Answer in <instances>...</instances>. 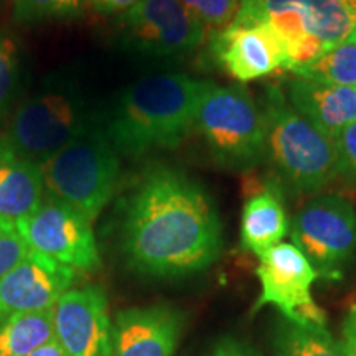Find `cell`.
Returning a JSON list of instances; mask_svg holds the SVG:
<instances>
[{"mask_svg":"<svg viewBox=\"0 0 356 356\" xmlns=\"http://www.w3.org/2000/svg\"><path fill=\"white\" fill-rule=\"evenodd\" d=\"M121 249L134 273L177 279L215 264L222 225L204 186L188 173L159 165L124 200Z\"/></svg>","mask_w":356,"mask_h":356,"instance_id":"cell-1","label":"cell"},{"mask_svg":"<svg viewBox=\"0 0 356 356\" xmlns=\"http://www.w3.org/2000/svg\"><path fill=\"white\" fill-rule=\"evenodd\" d=\"M210 81L181 73L140 78L124 89L104 121L119 155L140 159L181 144L195 127L200 101Z\"/></svg>","mask_w":356,"mask_h":356,"instance_id":"cell-2","label":"cell"},{"mask_svg":"<svg viewBox=\"0 0 356 356\" xmlns=\"http://www.w3.org/2000/svg\"><path fill=\"white\" fill-rule=\"evenodd\" d=\"M233 24L264 25L293 71L346 43L356 30V0H241Z\"/></svg>","mask_w":356,"mask_h":356,"instance_id":"cell-3","label":"cell"},{"mask_svg":"<svg viewBox=\"0 0 356 356\" xmlns=\"http://www.w3.org/2000/svg\"><path fill=\"white\" fill-rule=\"evenodd\" d=\"M266 122V157L280 184L300 195L318 193L338 175L335 140L292 108L279 86H269L262 106Z\"/></svg>","mask_w":356,"mask_h":356,"instance_id":"cell-4","label":"cell"},{"mask_svg":"<svg viewBox=\"0 0 356 356\" xmlns=\"http://www.w3.org/2000/svg\"><path fill=\"white\" fill-rule=\"evenodd\" d=\"M96 124L76 83L53 78L13 113L0 144L42 167Z\"/></svg>","mask_w":356,"mask_h":356,"instance_id":"cell-5","label":"cell"},{"mask_svg":"<svg viewBox=\"0 0 356 356\" xmlns=\"http://www.w3.org/2000/svg\"><path fill=\"white\" fill-rule=\"evenodd\" d=\"M119 154L104 126L92 124L42 165L44 188L95 221L113 198L119 180Z\"/></svg>","mask_w":356,"mask_h":356,"instance_id":"cell-6","label":"cell"},{"mask_svg":"<svg viewBox=\"0 0 356 356\" xmlns=\"http://www.w3.org/2000/svg\"><path fill=\"white\" fill-rule=\"evenodd\" d=\"M195 129L222 168L251 170L266 157L264 114L244 86L210 83L200 101Z\"/></svg>","mask_w":356,"mask_h":356,"instance_id":"cell-7","label":"cell"},{"mask_svg":"<svg viewBox=\"0 0 356 356\" xmlns=\"http://www.w3.org/2000/svg\"><path fill=\"white\" fill-rule=\"evenodd\" d=\"M291 238L318 277L341 280L356 256L353 204L338 195L315 197L292 218Z\"/></svg>","mask_w":356,"mask_h":356,"instance_id":"cell-8","label":"cell"},{"mask_svg":"<svg viewBox=\"0 0 356 356\" xmlns=\"http://www.w3.org/2000/svg\"><path fill=\"white\" fill-rule=\"evenodd\" d=\"M118 33L129 51L152 58L188 55L208 38L181 0H140L121 13Z\"/></svg>","mask_w":356,"mask_h":356,"instance_id":"cell-9","label":"cell"},{"mask_svg":"<svg viewBox=\"0 0 356 356\" xmlns=\"http://www.w3.org/2000/svg\"><path fill=\"white\" fill-rule=\"evenodd\" d=\"M17 229L32 251L76 273H92L101 267L91 221L48 191H44L37 210L22 220Z\"/></svg>","mask_w":356,"mask_h":356,"instance_id":"cell-10","label":"cell"},{"mask_svg":"<svg viewBox=\"0 0 356 356\" xmlns=\"http://www.w3.org/2000/svg\"><path fill=\"white\" fill-rule=\"evenodd\" d=\"M261 282L254 312L266 305L277 309L287 322L325 325V312L314 302L312 284L318 279L309 259L291 243H279L259 256Z\"/></svg>","mask_w":356,"mask_h":356,"instance_id":"cell-11","label":"cell"},{"mask_svg":"<svg viewBox=\"0 0 356 356\" xmlns=\"http://www.w3.org/2000/svg\"><path fill=\"white\" fill-rule=\"evenodd\" d=\"M55 340L68 356H109L113 320L104 289H70L53 307Z\"/></svg>","mask_w":356,"mask_h":356,"instance_id":"cell-12","label":"cell"},{"mask_svg":"<svg viewBox=\"0 0 356 356\" xmlns=\"http://www.w3.org/2000/svg\"><path fill=\"white\" fill-rule=\"evenodd\" d=\"M208 40L213 63L236 81H254L286 66L282 42L264 25L231 24Z\"/></svg>","mask_w":356,"mask_h":356,"instance_id":"cell-13","label":"cell"},{"mask_svg":"<svg viewBox=\"0 0 356 356\" xmlns=\"http://www.w3.org/2000/svg\"><path fill=\"white\" fill-rule=\"evenodd\" d=\"M74 279L76 270L30 249L25 259L0 279V318L53 309Z\"/></svg>","mask_w":356,"mask_h":356,"instance_id":"cell-14","label":"cell"},{"mask_svg":"<svg viewBox=\"0 0 356 356\" xmlns=\"http://www.w3.org/2000/svg\"><path fill=\"white\" fill-rule=\"evenodd\" d=\"M184 315L170 305L132 307L113 320L109 356H173Z\"/></svg>","mask_w":356,"mask_h":356,"instance_id":"cell-15","label":"cell"},{"mask_svg":"<svg viewBox=\"0 0 356 356\" xmlns=\"http://www.w3.org/2000/svg\"><path fill=\"white\" fill-rule=\"evenodd\" d=\"M287 99L305 121L333 140L356 122V88L296 78L289 83Z\"/></svg>","mask_w":356,"mask_h":356,"instance_id":"cell-16","label":"cell"},{"mask_svg":"<svg viewBox=\"0 0 356 356\" xmlns=\"http://www.w3.org/2000/svg\"><path fill=\"white\" fill-rule=\"evenodd\" d=\"M44 191L42 167L0 144V222L19 225L37 210Z\"/></svg>","mask_w":356,"mask_h":356,"instance_id":"cell-17","label":"cell"},{"mask_svg":"<svg viewBox=\"0 0 356 356\" xmlns=\"http://www.w3.org/2000/svg\"><path fill=\"white\" fill-rule=\"evenodd\" d=\"M289 233L280 184H267L244 203L241 216V244L256 256L277 246Z\"/></svg>","mask_w":356,"mask_h":356,"instance_id":"cell-18","label":"cell"},{"mask_svg":"<svg viewBox=\"0 0 356 356\" xmlns=\"http://www.w3.org/2000/svg\"><path fill=\"white\" fill-rule=\"evenodd\" d=\"M51 340L53 309L0 318V356H26Z\"/></svg>","mask_w":356,"mask_h":356,"instance_id":"cell-19","label":"cell"},{"mask_svg":"<svg viewBox=\"0 0 356 356\" xmlns=\"http://www.w3.org/2000/svg\"><path fill=\"white\" fill-rule=\"evenodd\" d=\"M275 356H343L341 346L325 325L284 322L274 335Z\"/></svg>","mask_w":356,"mask_h":356,"instance_id":"cell-20","label":"cell"},{"mask_svg":"<svg viewBox=\"0 0 356 356\" xmlns=\"http://www.w3.org/2000/svg\"><path fill=\"white\" fill-rule=\"evenodd\" d=\"M297 78L356 88V43H341L309 65L292 71Z\"/></svg>","mask_w":356,"mask_h":356,"instance_id":"cell-21","label":"cell"},{"mask_svg":"<svg viewBox=\"0 0 356 356\" xmlns=\"http://www.w3.org/2000/svg\"><path fill=\"white\" fill-rule=\"evenodd\" d=\"M22 65L19 43L8 33L0 32V119L10 109L20 88Z\"/></svg>","mask_w":356,"mask_h":356,"instance_id":"cell-22","label":"cell"},{"mask_svg":"<svg viewBox=\"0 0 356 356\" xmlns=\"http://www.w3.org/2000/svg\"><path fill=\"white\" fill-rule=\"evenodd\" d=\"M83 0H13L15 19L20 22H44L73 19L81 13Z\"/></svg>","mask_w":356,"mask_h":356,"instance_id":"cell-23","label":"cell"},{"mask_svg":"<svg viewBox=\"0 0 356 356\" xmlns=\"http://www.w3.org/2000/svg\"><path fill=\"white\" fill-rule=\"evenodd\" d=\"M181 3L202 24L210 37L233 24L241 0H181Z\"/></svg>","mask_w":356,"mask_h":356,"instance_id":"cell-24","label":"cell"},{"mask_svg":"<svg viewBox=\"0 0 356 356\" xmlns=\"http://www.w3.org/2000/svg\"><path fill=\"white\" fill-rule=\"evenodd\" d=\"M30 248L22 238L17 226L0 222V279L25 259Z\"/></svg>","mask_w":356,"mask_h":356,"instance_id":"cell-25","label":"cell"},{"mask_svg":"<svg viewBox=\"0 0 356 356\" xmlns=\"http://www.w3.org/2000/svg\"><path fill=\"white\" fill-rule=\"evenodd\" d=\"M338 154V175L356 184V122H351L335 139Z\"/></svg>","mask_w":356,"mask_h":356,"instance_id":"cell-26","label":"cell"},{"mask_svg":"<svg viewBox=\"0 0 356 356\" xmlns=\"http://www.w3.org/2000/svg\"><path fill=\"white\" fill-rule=\"evenodd\" d=\"M340 346L343 356H356V304L351 305L345 315Z\"/></svg>","mask_w":356,"mask_h":356,"instance_id":"cell-27","label":"cell"},{"mask_svg":"<svg viewBox=\"0 0 356 356\" xmlns=\"http://www.w3.org/2000/svg\"><path fill=\"white\" fill-rule=\"evenodd\" d=\"M208 356H257L251 346L244 345L243 341L234 338H222L220 343L213 346L211 353Z\"/></svg>","mask_w":356,"mask_h":356,"instance_id":"cell-28","label":"cell"},{"mask_svg":"<svg viewBox=\"0 0 356 356\" xmlns=\"http://www.w3.org/2000/svg\"><path fill=\"white\" fill-rule=\"evenodd\" d=\"M89 2L101 13H124L137 6L140 0H89Z\"/></svg>","mask_w":356,"mask_h":356,"instance_id":"cell-29","label":"cell"},{"mask_svg":"<svg viewBox=\"0 0 356 356\" xmlns=\"http://www.w3.org/2000/svg\"><path fill=\"white\" fill-rule=\"evenodd\" d=\"M26 356H68V355H66L63 346L58 343L56 340H51L48 341V343L40 346V348L33 350L32 353Z\"/></svg>","mask_w":356,"mask_h":356,"instance_id":"cell-30","label":"cell"},{"mask_svg":"<svg viewBox=\"0 0 356 356\" xmlns=\"http://www.w3.org/2000/svg\"><path fill=\"white\" fill-rule=\"evenodd\" d=\"M348 42H350V43H356V30H355L353 33H351V37L348 38Z\"/></svg>","mask_w":356,"mask_h":356,"instance_id":"cell-31","label":"cell"}]
</instances>
